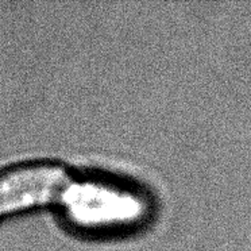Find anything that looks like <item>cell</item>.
Instances as JSON below:
<instances>
[{
	"instance_id": "cell-1",
	"label": "cell",
	"mask_w": 251,
	"mask_h": 251,
	"mask_svg": "<svg viewBox=\"0 0 251 251\" xmlns=\"http://www.w3.org/2000/svg\"><path fill=\"white\" fill-rule=\"evenodd\" d=\"M55 207L72 227L137 234L157 213L153 192L139 181L78 178L62 165L33 162L0 172V220Z\"/></svg>"
}]
</instances>
